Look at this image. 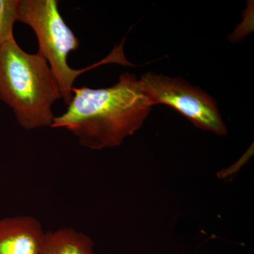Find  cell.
Returning <instances> with one entry per match:
<instances>
[{
    "label": "cell",
    "mask_w": 254,
    "mask_h": 254,
    "mask_svg": "<svg viewBox=\"0 0 254 254\" xmlns=\"http://www.w3.org/2000/svg\"><path fill=\"white\" fill-rule=\"evenodd\" d=\"M46 232L31 215L0 220V254H41Z\"/></svg>",
    "instance_id": "obj_5"
},
{
    "label": "cell",
    "mask_w": 254,
    "mask_h": 254,
    "mask_svg": "<svg viewBox=\"0 0 254 254\" xmlns=\"http://www.w3.org/2000/svg\"><path fill=\"white\" fill-rule=\"evenodd\" d=\"M41 254H95L91 237L71 227L46 232Z\"/></svg>",
    "instance_id": "obj_6"
},
{
    "label": "cell",
    "mask_w": 254,
    "mask_h": 254,
    "mask_svg": "<svg viewBox=\"0 0 254 254\" xmlns=\"http://www.w3.org/2000/svg\"><path fill=\"white\" fill-rule=\"evenodd\" d=\"M59 86L46 58L28 54L14 39L0 46V100L25 129L51 127L53 105L61 99Z\"/></svg>",
    "instance_id": "obj_2"
},
{
    "label": "cell",
    "mask_w": 254,
    "mask_h": 254,
    "mask_svg": "<svg viewBox=\"0 0 254 254\" xmlns=\"http://www.w3.org/2000/svg\"><path fill=\"white\" fill-rule=\"evenodd\" d=\"M72 93L66 112L55 117L51 127L65 128L91 150L122 145L141 128L153 108L139 78L128 72L113 86L73 87Z\"/></svg>",
    "instance_id": "obj_1"
},
{
    "label": "cell",
    "mask_w": 254,
    "mask_h": 254,
    "mask_svg": "<svg viewBox=\"0 0 254 254\" xmlns=\"http://www.w3.org/2000/svg\"><path fill=\"white\" fill-rule=\"evenodd\" d=\"M19 0H0V46L14 39V23L18 21Z\"/></svg>",
    "instance_id": "obj_7"
},
{
    "label": "cell",
    "mask_w": 254,
    "mask_h": 254,
    "mask_svg": "<svg viewBox=\"0 0 254 254\" xmlns=\"http://www.w3.org/2000/svg\"><path fill=\"white\" fill-rule=\"evenodd\" d=\"M153 106L165 105L177 110L200 129L224 136L227 128L216 101L208 93L182 77H170L149 71L139 78Z\"/></svg>",
    "instance_id": "obj_4"
},
{
    "label": "cell",
    "mask_w": 254,
    "mask_h": 254,
    "mask_svg": "<svg viewBox=\"0 0 254 254\" xmlns=\"http://www.w3.org/2000/svg\"><path fill=\"white\" fill-rule=\"evenodd\" d=\"M58 4L57 0H19L18 21L26 23L36 33L38 52L49 64L58 81L62 98L68 105L72 98L73 83L81 73L105 64L132 65L124 55L123 42L98 63L81 70L70 67L68 55L79 48V41L64 21Z\"/></svg>",
    "instance_id": "obj_3"
}]
</instances>
